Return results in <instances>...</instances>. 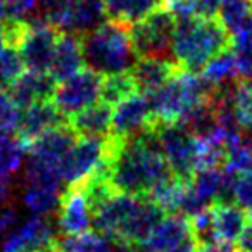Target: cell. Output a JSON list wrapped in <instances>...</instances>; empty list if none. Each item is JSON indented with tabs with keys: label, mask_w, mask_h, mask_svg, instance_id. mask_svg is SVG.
Instances as JSON below:
<instances>
[{
	"label": "cell",
	"mask_w": 252,
	"mask_h": 252,
	"mask_svg": "<svg viewBox=\"0 0 252 252\" xmlns=\"http://www.w3.org/2000/svg\"><path fill=\"white\" fill-rule=\"evenodd\" d=\"M107 161L112 185L126 195L149 197L159 183L173 176L156 128L133 138H119L111 133Z\"/></svg>",
	"instance_id": "obj_1"
},
{
	"label": "cell",
	"mask_w": 252,
	"mask_h": 252,
	"mask_svg": "<svg viewBox=\"0 0 252 252\" xmlns=\"http://www.w3.org/2000/svg\"><path fill=\"white\" fill-rule=\"evenodd\" d=\"M231 49V35L218 18L176 19L173 61L185 73L202 74L206 66Z\"/></svg>",
	"instance_id": "obj_2"
},
{
	"label": "cell",
	"mask_w": 252,
	"mask_h": 252,
	"mask_svg": "<svg viewBox=\"0 0 252 252\" xmlns=\"http://www.w3.org/2000/svg\"><path fill=\"white\" fill-rule=\"evenodd\" d=\"M80 38L85 64L100 76L130 73L138 61L131 43L130 28L121 23L109 19Z\"/></svg>",
	"instance_id": "obj_3"
},
{
	"label": "cell",
	"mask_w": 252,
	"mask_h": 252,
	"mask_svg": "<svg viewBox=\"0 0 252 252\" xmlns=\"http://www.w3.org/2000/svg\"><path fill=\"white\" fill-rule=\"evenodd\" d=\"M214 90L216 87H213L202 74L180 69L161 90L147 97L159 123L178 125L197 105L213 97Z\"/></svg>",
	"instance_id": "obj_4"
},
{
	"label": "cell",
	"mask_w": 252,
	"mask_h": 252,
	"mask_svg": "<svg viewBox=\"0 0 252 252\" xmlns=\"http://www.w3.org/2000/svg\"><path fill=\"white\" fill-rule=\"evenodd\" d=\"M175 32L176 18L166 7L152 12L145 19L131 25L130 36L138 59L142 57L173 59Z\"/></svg>",
	"instance_id": "obj_5"
},
{
	"label": "cell",
	"mask_w": 252,
	"mask_h": 252,
	"mask_svg": "<svg viewBox=\"0 0 252 252\" xmlns=\"http://www.w3.org/2000/svg\"><path fill=\"white\" fill-rule=\"evenodd\" d=\"M156 133L173 175L183 182H192L199 171V138L182 125L164 123L156 126Z\"/></svg>",
	"instance_id": "obj_6"
},
{
	"label": "cell",
	"mask_w": 252,
	"mask_h": 252,
	"mask_svg": "<svg viewBox=\"0 0 252 252\" xmlns=\"http://www.w3.org/2000/svg\"><path fill=\"white\" fill-rule=\"evenodd\" d=\"M104 78L92 69H81L67 80L57 83L52 102L66 119L78 114L83 109L92 107L102 95Z\"/></svg>",
	"instance_id": "obj_7"
},
{
	"label": "cell",
	"mask_w": 252,
	"mask_h": 252,
	"mask_svg": "<svg viewBox=\"0 0 252 252\" xmlns=\"http://www.w3.org/2000/svg\"><path fill=\"white\" fill-rule=\"evenodd\" d=\"M111 137V135H109ZM107 138H80L61 166V178L66 189L80 187L97 173L109 152Z\"/></svg>",
	"instance_id": "obj_8"
},
{
	"label": "cell",
	"mask_w": 252,
	"mask_h": 252,
	"mask_svg": "<svg viewBox=\"0 0 252 252\" xmlns=\"http://www.w3.org/2000/svg\"><path fill=\"white\" fill-rule=\"evenodd\" d=\"M59 237L50 218L32 216L4 238L2 252H59Z\"/></svg>",
	"instance_id": "obj_9"
},
{
	"label": "cell",
	"mask_w": 252,
	"mask_h": 252,
	"mask_svg": "<svg viewBox=\"0 0 252 252\" xmlns=\"http://www.w3.org/2000/svg\"><path fill=\"white\" fill-rule=\"evenodd\" d=\"M159 125L147 95L135 94L114 107L112 114V135L119 138H133L145 131L154 130Z\"/></svg>",
	"instance_id": "obj_10"
},
{
	"label": "cell",
	"mask_w": 252,
	"mask_h": 252,
	"mask_svg": "<svg viewBox=\"0 0 252 252\" xmlns=\"http://www.w3.org/2000/svg\"><path fill=\"white\" fill-rule=\"evenodd\" d=\"M59 36L61 32L45 23L28 25L18 45L26 69L35 73H49Z\"/></svg>",
	"instance_id": "obj_11"
},
{
	"label": "cell",
	"mask_w": 252,
	"mask_h": 252,
	"mask_svg": "<svg viewBox=\"0 0 252 252\" xmlns=\"http://www.w3.org/2000/svg\"><path fill=\"white\" fill-rule=\"evenodd\" d=\"M78 140H80V137L71 130L69 125L57 126L54 130L43 133L40 138H36L26 149L30 154L28 161L52 168L61 173V166H63L64 159L74 149Z\"/></svg>",
	"instance_id": "obj_12"
},
{
	"label": "cell",
	"mask_w": 252,
	"mask_h": 252,
	"mask_svg": "<svg viewBox=\"0 0 252 252\" xmlns=\"http://www.w3.org/2000/svg\"><path fill=\"white\" fill-rule=\"evenodd\" d=\"M94 226V216L88 199L81 187H69L64 190L57 211V231L63 237L85 235Z\"/></svg>",
	"instance_id": "obj_13"
},
{
	"label": "cell",
	"mask_w": 252,
	"mask_h": 252,
	"mask_svg": "<svg viewBox=\"0 0 252 252\" xmlns=\"http://www.w3.org/2000/svg\"><path fill=\"white\" fill-rule=\"evenodd\" d=\"M63 125H67V119L61 114L59 109L54 105L52 100H45L21 111L16 137L28 149L43 133Z\"/></svg>",
	"instance_id": "obj_14"
},
{
	"label": "cell",
	"mask_w": 252,
	"mask_h": 252,
	"mask_svg": "<svg viewBox=\"0 0 252 252\" xmlns=\"http://www.w3.org/2000/svg\"><path fill=\"white\" fill-rule=\"evenodd\" d=\"M107 19L104 0H67L61 33L83 36L97 30Z\"/></svg>",
	"instance_id": "obj_15"
},
{
	"label": "cell",
	"mask_w": 252,
	"mask_h": 252,
	"mask_svg": "<svg viewBox=\"0 0 252 252\" xmlns=\"http://www.w3.org/2000/svg\"><path fill=\"white\" fill-rule=\"evenodd\" d=\"M178 71L180 67L176 66V63L173 59L142 57L131 67L130 74L140 94L152 95L158 90H161Z\"/></svg>",
	"instance_id": "obj_16"
},
{
	"label": "cell",
	"mask_w": 252,
	"mask_h": 252,
	"mask_svg": "<svg viewBox=\"0 0 252 252\" xmlns=\"http://www.w3.org/2000/svg\"><path fill=\"white\" fill-rule=\"evenodd\" d=\"M57 83L50 78L49 73H35L25 71L23 76L7 90L12 102L21 111L45 100H52Z\"/></svg>",
	"instance_id": "obj_17"
},
{
	"label": "cell",
	"mask_w": 252,
	"mask_h": 252,
	"mask_svg": "<svg viewBox=\"0 0 252 252\" xmlns=\"http://www.w3.org/2000/svg\"><path fill=\"white\" fill-rule=\"evenodd\" d=\"M112 114L114 107L100 100L71 116L67 125L80 138H107L112 133Z\"/></svg>",
	"instance_id": "obj_18"
},
{
	"label": "cell",
	"mask_w": 252,
	"mask_h": 252,
	"mask_svg": "<svg viewBox=\"0 0 252 252\" xmlns=\"http://www.w3.org/2000/svg\"><path fill=\"white\" fill-rule=\"evenodd\" d=\"M192 235L190 220L182 214H166L164 220L152 230L144 244L145 252H169Z\"/></svg>",
	"instance_id": "obj_19"
},
{
	"label": "cell",
	"mask_w": 252,
	"mask_h": 252,
	"mask_svg": "<svg viewBox=\"0 0 252 252\" xmlns=\"http://www.w3.org/2000/svg\"><path fill=\"white\" fill-rule=\"evenodd\" d=\"M83 52H81V38L71 33H61L57 42L54 59L50 64L49 74L56 83L67 80L83 66Z\"/></svg>",
	"instance_id": "obj_20"
},
{
	"label": "cell",
	"mask_w": 252,
	"mask_h": 252,
	"mask_svg": "<svg viewBox=\"0 0 252 252\" xmlns=\"http://www.w3.org/2000/svg\"><path fill=\"white\" fill-rule=\"evenodd\" d=\"M214 221V235L216 240L224 244H235L240 240L247 230L249 214L237 204H214L211 207Z\"/></svg>",
	"instance_id": "obj_21"
},
{
	"label": "cell",
	"mask_w": 252,
	"mask_h": 252,
	"mask_svg": "<svg viewBox=\"0 0 252 252\" xmlns=\"http://www.w3.org/2000/svg\"><path fill=\"white\" fill-rule=\"evenodd\" d=\"M104 4L111 21L131 26L152 12L164 9L166 0H104Z\"/></svg>",
	"instance_id": "obj_22"
},
{
	"label": "cell",
	"mask_w": 252,
	"mask_h": 252,
	"mask_svg": "<svg viewBox=\"0 0 252 252\" xmlns=\"http://www.w3.org/2000/svg\"><path fill=\"white\" fill-rule=\"evenodd\" d=\"M218 14L231 38L252 30V0H221Z\"/></svg>",
	"instance_id": "obj_23"
},
{
	"label": "cell",
	"mask_w": 252,
	"mask_h": 252,
	"mask_svg": "<svg viewBox=\"0 0 252 252\" xmlns=\"http://www.w3.org/2000/svg\"><path fill=\"white\" fill-rule=\"evenodd\" d=\"M224 185V169H202L190 182V190L206 209L221 200Z\"/></svg>",
	"instance_id": "obj_24"
},
{
	"label": "cell",
	"mask_w": 252,
	"mask_h": 252,
	"mask_svg": "<svg viewBox=\"0 0 252 252\" xmlns=\"http://www.w3.org/2000/svg\"><path fill=\"white\" fill-rule=\"evenodd\" d=\"M63 190L50 189L42 185H25L23 190V204L33 216L49 218L57 213L63 199Z\"/></svg>",
	"instance_id": "obj_25"
},
{
	"label": "cell",
	"mask_w": 252,
	"mask_h": 252,
	"mask_svg": "<svg viewBox=\"0 0 252 252\" xmlns=\"http://www.w3.org/2000/svg\"><path fill=\"white\" fill-rule=\"evenodd\" d=\"M26 147L16 135L0 133V183H11V178L23 164Z\"/></svg>",
	"instance_id": "obj_26"
},
{
	"label": "cell",
	"mask_w": 252,
	"mask_h": 252,
	"mask_svg": "<svg viewBox=\"0 0 252 252\" xmlns=\"http://www.w3.org/2000/svg\"><path fill=\"white\" fill-rule=\"evenodd\" d=\"M135 94H138V88L130 73L111 74V76H105L102 81L100 100L111 107H116Z\"/></svg>",
	"instance_id": "obj_27"
},
{
	"label": "cell",
	"mask_w": 252,
	"mask_h": 252,
	"mask_svg": "<svg viewBox=\"0 0 252 252\" xmlns=\"http://www.w3.org/2000/svg\"><path fill=\"white\" fill-rule=\"evenodd\" d=\"M202 76L209 81L213 87H223V85L233 83L238 80V69H237V61L231 52V49L224 50L218 57H214L206 69L202 71Z\"/></svg>",
	"instance_id": "obj_28"
},
{
	"label": "cell",
	"mask_w": 252,
	"mask_h": 252,
	"mask_svg": "<svg viewBox=\"0 0 252 252\" xmlns=\"http://www.w3.org/2000/svg\"><path fill=\"white\" fill-rule=\"evenodd\" d=\"M59 252H111L112 240L88 231L85 235H76V237H59L57 244Z\"/></svg>",
	"instance_id": "obj_29"
},
{
	"label": "cell",
	"mask_w": 252,
	"mask_h": 252,
	"mask_svg": "<svg viewBox=\"0 0 252 252\" xmlns=\"http://www.w3.org/2000/svg\"><path fill=\"white\" fill-rule=\"evenodd\" d=\"M26 66L21 54L14 47H5L0 56V88L9 90L23 76Z\"/></svg>",
	"instance_id": "obj_30"
},
{
	"label": "cell",
	"mask_w": 252,
	"mask_h": 252,
	"mask_svg": "<svg viewBox=\"0 0 252 252\" xmlns=\"http://www.w3.org/2000/svg\"><path fill=\"white\" fill-rule=\"evenodd\" d=\"M233 111L244 131H252V81L237 80L233 92Z\"/></svg>",
	"instance_id": "obj_31"
},
{
	"label": "cell",
	"mask_w": 252,
	"mask_h": 252,
	"mask_svg": "<svg viewBox=\"0 0 252 252\" xmlns=\"http://www.w3.org/2000/svg\"><path fill=\"white\" fill-rule=\"evenodd\" d=\"M231 52L237 61L238 80L252 81V30L231 38Z\"/></svg>",
	"instance_id": "obj_32"
},
{
	"label": "cell",
	"mask_w": 252,
	"mask_h": 252,
	"mask_svg": "<svg viewBox=\"0 0 252 252\" xmlns=\"http://www.w3.org/2000/svg\"><path fill=\"white\" fill-rule=\"evenodd\" d=\"M21 118V109L12 102L7 90L0 88V133L16 135Z\"/></svg>",
	"instance_id": "obj_33"
},
{
	"label": "cell",
	"mask_w": 252,
	"mask_h": 252,
	"mask_svg": "<svg viewBox=\"0 0 252 252\" xmlns=\"http://www.w3.org/2000/svg\"><path fill=\"white\" fill-rule=\"evenodd\" d=\"M233 202L242 209L252 207V169L237 175L233 190Z\"/></svg>",
	"instance_id": "obj_34"
},
{
	"label": "cell",
	"mask_w": 252,
	"mask_h": 252,
	"mask_svg": "<svg viewBox=\"0 0 252 252\" xmlns=\"http://www.w3.org/2000/svg\"><path fill=\"white\" fill-rule=\"evenodd\" d=\"M18 224V211L14 204H0V238H5L11 233V228Z\"/></svg>",
	"instance_id": "obj_35"
},
{
	"label": "cell",
	"mask_w": 252,
	"mask_h": 252,
	"mask_svg": "<svg viewBox=\"0 0 252 252\" xmlns=\"http://www.w3.org/2000/svg\"><path fill=\"white\" fill-rule=\"evenodd\" d=\"M192 5L193 16L199 18H216L221 0H189Z\"/></svg>",
	"instance_id": "obj_36"
},
{
	"label": "cell",
	"mask_w": 252,
	"mask_h": 252,
	"mask_svg": "<svg viewBox=\"0 0 252 252\" xmlns=\"http://www.w3.org/2000/svg\"><path fill=\"white\" fill-rule=\"evenodd\" d=\"M199 252H238L233 244H224V242H211V244L199 245Z\"/></svg>",
	"instance_id": "obj_37"
},
{
	"label": "cell",
	"mask_w": 252,
	"mask_h": 252,
	"mask_svg": "<svg viewBox=\"0 0 252 252\" xmlns=\"http://www.w3.org/2000/svg\"><path fill=\"white\" fill-rule=\"evenodd\" d=\"M169 252H199V244H197L195 237L190 235L189 238H185L182 244H178L176 247H173Z\"/></svg>",
	"instance_id": "obj_38"
},
{
	"label": "cell",
	"mask_w": 252,
	"mask_h": 252,
	"mask_svg": "<svg viewBox=\"0 0 252 252\" xmlns=\"http://www.w3.org/2000/svg\"><path fill=\"white\" fill-rule=\"evenodd\" d=\"M237 244L238 252H252V226H247V230L244 231V235Z\"/></svg>",
	"instance_id": "obj_39"
},
{
	"label": "cell",
	"mask_w": 252,
	"mask_h": 252,
	"mask_svg": "<svg viewBox=\"0 0 252 252\" xmlns=\"http://www.w3.org/2000/svg\"><path fill=\"white\" fill-rule=\"evenodd\" d=\"M9 21V5L7 0H0V26H4Z\"/></svg>",
	"instance_id": "obj_40"
},
{
	"label": "cell",
	"mask_w": 252,
	"mask_h": 252,
	"mask_svg": "<svg viewBox=\"0 0 252 252\" xmlns=\"http://www.w3.org/2000/svg\"><path fill=\"white\" fill-rule=\"evenodd\" d=\"M5 47H7V40H5L4 28L0 26V56H2V52H4V50H5Z\"/></svg>",
	"instance_id": "obj_41"
},
{
	"label": "cell",
	"mask_w": 252,
	"mask_h": 252,
	"mask_svg": "<svg viewBox=\"0 0 252 252\" xmlns=\"http://www.w3.org/2000/svg\"><path fill=\"white\" fill-rule=\"evenodd\" d=\"M249 220H251V223H252V207L249 209Z\"/></svg>",
	"instance_id": "obj_42"
}]
</instances>
